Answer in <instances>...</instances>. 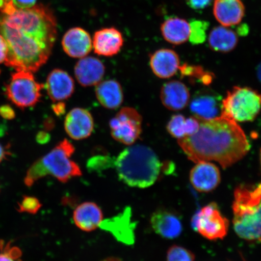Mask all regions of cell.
Returning <instances> with one entry per match:
<instances>
[{"label": "cell", "instance_id": "obj_34", "mask_svg": "<svg viewBox=\"0 0 261 261\" xmlns=\"http://www.w3.org/2000/svg\"><path fill=\"white\" fill-rule=\"evenodd\" d=\"M8 47L7 42L3 36L0 34V64L5 63L7 58Z\"/></svg>", "mask_w": 261, "mask_h": 261}, {"label": "cell", "instance_id": "obj_9", "mask_svg": "<svg viewBox=\"0 0 261 261\" xmlns=\"http://www.w3.org/2000/svg\"><path fill=\"white\" fill-rule=\"evenodd\" d=\"M192 223L195 230L210 240L223 239L229 227V221L221 214L218 205L215 203L202 208Z\"/></svg>", "mask_w": 261, "mask_h": 261}, {"label": "cell", "instance_id": "obj_16", "mask_svg": "<svg viewBox=\"0 0 261 261\" xmlns=\"http://www.w3.org/2000/svg\"><path fill=\"white\" fill-rule=\"evenodd\" d=\"M74 76L84 87L96 86L106 73L105 65L99 59L93 57L81 58L74 66Z\"/></svg>", "mask_w": 261, "mask_h": 261}, {"label": "cell", "instance_id": "obj_23", "mask_svg": "<svg viewBox=\"0 0 261 261\" xmlns=\"http://www.w3.org/2000/svg\"><path fill=\"white\" fill-rule=\"evenodd\" d=\"M95 93L97 100L106 109L115 110L123 103L122 87L116 80L100 82L96 85Z\"/></svg>", "mask_w": 261, "mask_h": 261}, {"label": "cell", "instance_id": "obj_39", "mask_svg": "<svg viewBox=\"0 0 261 261\" xmlns=\"http://www.w3.org/2000/svg\"><path fill=\"white\" fill-rule=\"evenodd\" d=\"M44 127L45 129H47V130L51 129L54 128V122L53 120L48 119L47 120H45L44 122Z\"/></svg>", "mask_w": 261, "mask_h": 261}, {"label": "cell", "instance_id": "obj_5", "mask_svg": "<svg viewBox=\"0 0 261 261\" xmlns=\"http://www.w3.org/2000/svg\"><path fill=\"white\" fill-rule=\"evenodd\" d=\"M74 151L73 145L67 139L63 140L29 168L24 177V184L31 187L47 175L53 176L63 184L80 177L82 175L81 168L71 159Z\"/></svg>", "mask_w": 261, "mask_h": 261}, {"label": "cell", "instance_id": "obj_17", "mask_svg": "<svg viewBox=\"0 0 261 261\" xmlns=\"http://www.w3.org/2000/svg\"><path fill=\"white\" fill-rule=\"evenodd\" d=\"M62 45L65 53L73 58L87 57L93 48L89 32L81 28H73L64 35Z\"/></svg>", "mask_w": 261, "mask_h": 261}, {"label": "cell", "instance_id": "obj_25", "mask_svg": "<svg viewBox=\"0 0 261 261\" xmlns=\"http://www.w3.org/2000/svg\"><path fill=\"white\" fill-rule=\"evenodd\" d=\"M208 42L212 50L228 53L237 47L238 37L237 33L228 27L218 26L210 32Z\"/></svg>", "mask_w": 261, "mask_h": 261}, {"label": "cell", "instance_id": "obj_12", "mask_svg": "<svg viewBox=\"0 0 261 261\" xmlns=\"http://www.w3.org/2000/svg\"><path fill=\"white\" fill-rule=\"evenodd\" d=\"M221 97L210 91H202L195 94L191 100L190 110L198 120H210L221 116Z\"/></svg>", "mask_w": 261, "mask_h": 261}, {"label": "cell", "instance_id": "obj_28", "mask_svg": "<svg viewBox=\"0 0 261 261\" xmlns=\"http://www.w3.org/2000/svg\"><path fill=\"white\" fill-rule=\"evenodd\" d=\"M195 255L185 247L174 245L169 248L166 259L167 261H195Z\"/></svg>", "mask_w": 261, "mask_h": 261}, {"label": "cell", "instance_id": "obj_41", "mask_svg": "<svg viewBox=\"0 0 261 261\" xmlns=\"http://www.w3.org/2000/svg\"><path fill=\"white\" fill-rule=\"evenodd\" d=\"M102 261H123L121 259L116 257H109L104 259Z\"/></svg>", "mask_w": 261, "mask_h": 261}, {"label": "cell", "instance_id": "obj_8", "mask_svg": "<svg viewBox=\"0 0 261 261\" xmlns=\"http://www.w3.org/2000/svg\"><path fill=\"white\" fill-rule=\"evenodd\" d=\"M142 117L136 109L124 107L110 121L111 135L122 144L134 145L141 135Z\"/></svg>", "mask_w": 261, "mask_h": 261}, {"label": "cell", "instance_id": "obj_29", "mask_svg": "<svg viewBox=\"0 0 261 261\" xmlns=\"http://www.w3.org/2000/svg\"><path fill=\"white\" fill-rule=\"evenodd\" d=\"M42 204L39 199L32 196L25 195L18 203L17 211L19 213L36 214L40 210Z\"/></svg>", "mask_w": 261, "mask_h": 261}, {"label": "cell", "instance_id": "obj_19", "mask_svg": "<svg viewBox=\"0 0 261 261\" xmlns=\"http://www.w3.org/2000/svg\"><path fill=\"white\" fill-rule=\"evenodd\" d=\"M149 64L152 72L156 77L161 79H169L177 73L180 61L175 51L162 48L151 55Z\"/></svg>", "mask_w": 261, "mask_h": 261}, {"label": "cell", "instance_id": "obj_18", "mask_svg": "<svg viewBox=\"0 0 261 261\" xmlns=\"http://www.w3.org/2000/svg\"><path fill=\"white\" fill-rule=\"evenodd\" d=\"M121 32L114 28L100 29L95 32L93 39V48L98 55L113 57L118 54L123 45Z\"/></svg>", "mask_w": 261, "mask_h": 261}, {"label": "cell", "instance_id": "obj_24", "mask_svg": "<svg viewBox=\"0 0 261 261\" xmlns=\"http://www.w3.org/2000/svg\"><path fill=\"white\" fill-rule=\"evenodd\" d=\"M161 29L163 38L172 44H184L190 37V23L181 18L172 17L166 19Z\"/></svg>", "mask_w": 261, "mask_h": 261}, {"label": "cell", "instance_id": "obj_35", "mask_svg": "<svg viewBox=\"0 0 261 261\" xmlns=\"http://www.w3.org/2000/svg\"><path fill=\"white\" fill-rule=\"evenodd\" d=\"M12 1L13 4L18 9H25L33 7L36 5L37 0H5Z\"/></svg>", "mask_w": 261, "mask_h": 261}, {"label": "cell", "instance_id": "obj_13", "mask_svg": "<svg viewBox=\"0 0 261 261\" xmlns=\"http://www.w3.org/2000/svg\"><path fill=\"white\" fill-rule=\"evenodd\" d=\"M190 181L196 190L200 192L214 191L221 181V173L217 166L210 162L197 163L189 175Z\"/></svg>", "mask_w": 261, "mask_h": 261}, {"label": "cell", "instance_id": "obj_36", "mask_svg": "<svg viewBox=\"0 0 261 261\" xmlns=\"http://www.w3.org/2000/svg\"><path fill=\"white\" fill-rule=\"evenodd\" d=\"M50 137L48 133L44 132V130L38 132L37 137H36V140H37V142L42 145L47 143L50 140Z\"/></svg>", "mask_w": 261, "mask_h": 261}, {"label": "cell", "instance_id": "obj_42", "mask_svg": "<svg viewBox=\"0 0 261 261\" xmlns=\"http://www.w3.org/2000/svg\"><path fill=\"white\" fill-rule=\"evenodd\" d=\"M260 165H261V149L260 152Z\"/></svg>", "mask_w": 261, "mask_h": 261}, {"label": "cell", "instance_id": "obj_2", "mask_svg": "<svg viewBox=\"0 0 261 261\" xmlns=\"http://www.w3.org/2000/svg\"><path fill=\"white\" fill-rule=\"evenodd\" d=\"M200 126L194 135L178 140L190 161L216 162L224 169L243 159L250 145L238 123L224 116L198 120Z\"/></svg>", "mask_w": 261, "mask_h": 261}, {"label": "cell", "instance_id": "obj_31", "mask_svg": "<svg viewBox=\"0 0 261 261\" xmlns=\"http://www.w3.org/2000/svg\"><path fill=\"white\" fill-rule=\"evenodd\" d=\"M112 159L107 156H96L89 160L88 168L91 171H103L109 168L112 165Z\"/></svg>", "mask_w": 261, "mask_h": 261}, {"label": "cell", "instance_id": "obj_27", "mask_svg": "<svg viewBox=\"0 0 261 261\" xmlns=\"http://www.w3.org/2000/svg\"><path fill=\"white\" fill-rule=\"evenodd\" d=\"M191 34L189 40L193 44L203 43L206 38L207 22L201 21H194L190 24Z\"/></svg>", "mask_w": 261, "mask_h": 261}, {"label": "cell", "instance_id": "obj_37", "mask_svg": "<svg viewBox=\"0 0 261 261\" xmlns=\"http://www.w3.org/2000/svg\"><path fill=\"white\" fill-rule=\"evenodd\" d=\"M52 109L58 116H61L65 112V104L63 102H58L52 106Z\"/></svg>", "mask_w": 261, "mask_h": 261}, {"label": "cell", "instance_id": "obj_4", "mask_svg": "<svg viewBox=\"0 0 261 261\" xmlns=\"http://www.w3.org/2000/svg\"><path fill=\"white\" fill-rule=\"evenodd\" d=\"M233 224L238 236L249 242L261 241V184L240 185L234 192Z\"/></svg>", "mask_w": 261, "mask_h": 261}, {"label": "cell", "instance_id": "obj_20", "mask_svg": "<svg viewBox=\"0 0 261 261\" xmlns=\"http://www.w3.org/2000/svg\"><path fill=\"white\" fill-rule=\"evenodd\" d=\"M190 92L188 87L178 81H169L165 84L161 90V99L163 105L169 110L184 109L190 102Z\"/></svg>", "mask_w": 261, "mask_h": 261}, {"label": "cell", "instance_id": "obj_33", "mask_svg": "<svg viewBox=\"0 0 261 261\" xmlns=\"http://www.w3.org/2000/svg\"><path fill=\"white\" fill-rule=\"evenodd\" d=\"M0 116L6 120H12L15 117V112L11 106L4 105L0 107Z\"/></svg>", "mask_w": 261, "mask_h": 261}, {"label": "cell", "instance_id": "obj_26", "mask_svg": "<svg viewBox=\"0 0 261 261\" xmlns=\"http://www.w3.org/2000/svg\"><path fill=\"white\" fill-rule=\"evenodd\" d=\"M199 126L200 122L195 117L186 118L182 114H175L169 120L166 129L173 138L179 140L194 135Z\"/></svg>", "mask_w": 261, "mask_h": 261}, {"label": "cell", "instance_id": "obj_1", "mask_svg": "<svg viewBox=\"0 0 261 261\" xmlns=\"http://www.w3.org/2000/svg\"><path fill=\"white\" fill-rule=\"evenodd\" d=\"M0 34L7 42L6 66L36 72L47 63L57 35L56 19L46 6L18 9L5 2L0 9Z\"/></svg>", "mask_w": 261, "mask_h": 261}, {"label": "cell", "instance_id": "obj_14", "mask_svg": "<svg viewBox=\"0 0 261 261\" xmlns=\"http://www.w3.org/2000/svg\"><path fill=\"white\" fill-rule=\"evenodd\" d=\"M74 88L73 78L64 70L56 68L48 75L45 89L54 102L69 99L74 93Z\"/></svg>", "mask_w": 261, "mask_h": 261}, {"label": "cell", "instance_id": "obj_22", "mask_svg": "<svg viewBox=\"0 0 261 261\" xmlns=\"http://www.w3.org/2000/svg\"><path fill=\"white\" fill-rule=\"evenodd\" d=\"M74 223L81 230L90 232L96 230L103 221L100 207L93 202H84L74 211Z\"/></svg>", "mask_w": 261, "mask_h": 261}, {"label": "cell", "instance_id": "obj_43", "mask_svg": "<svg viewBox=\"0 0 261 261\" xmlns=\"http://www.w3.org/2000/svg\"><path fill=\"white\" fill-rule=\"evenodd\" d=\"M0 73H1V71H0Z\"/></svg>", "mask_w": 261, "mask_h": 261}, {"label": "cell", "instance_id": "obj_7", "mask_svg": "<svg viewBox=\"0 0 261 261\" xmlns=\"http://www.w3.org/2000/svg\"><path fill=\"white\" fill-rule=\"evenodd\" d=\"M44 85L38 83L31 71L18 70L12 74L6 84L5 93L9 100L21 109L40 102Z\"/></svg>", "mask_w": 261, "mask_h": 261}, {"label": "cell", "instance_id": "obj_32", "mask_svg": "<svg viewBox=\"0 0 261 261\" xmlns=\"http://www.w3.org/2000/svg\"><path fill=\"white\" fill-rule=\"evenodd\" d=\"M189 7L194 10H202L211 5L213 0H185Z\"/></svg>", "mask_w": 261, "mask_h": 261}, {"label": "cell", "instance_id": "obj_38", "mask_svg": "<svg viewBox=\"0 0 261 261\" xmlns=\"http://www.w3.org/2000/svg\"><path fill=\"white\" fill-rule=\"evenodd\" d=\"M9 155L10 153L6 150L5 147L3 146L2 143H0V164Z\"/></svg>", "mask_w": 261, "mask_h": 261}, {"label": "cell", "instance_id": "obj_21", "mask_svg": "<svg viewBox=\"0 0 261 261\" xmlns=\"http://www.w3.org/2000/svg\"><path fill=\"white\" fill-rule=\"evenodd\" d=\"M245 9L241 0H215L213 12L217 21L225 27L237 25L243 20Z\"/></svg>", "mask_w": 261, "mask_h": 261}, {"label": "cell", "instance_id": "obj_15", "mask_svg": "<svg viewBox=\"0 0 261 261\" xmlns=\"http://www.w3.org/2000/svg\"><path fill=\"white\" fill-rule=\"evenodd\" d=\"M150 222L155 232L166 239H175L182 231L180 218L174 212L165 208L155 211L151 215Z\"/></svg>", "mask_w": 261, "mask_h": 261}, {"label": "cell", "instance_id": "obj_3", "mask_svg": "<svg viewBox=\"0 0 261 261\" xmlns=\"http://www.w3.org/2000/svg\"><path fill=\"white\" fill-rule=\"evenodd\" d=\"M114 165L121 180L130 187L147 188L159 177L163 164L155 152L143 145H130L120 153Z\"/></svg>", "mask_w": 261, "mask_h": 261}, {"label": "cell", "instance_id": "obj_6", "mask_svg": "<svg viewBox=\"0 0 261 261\" xmlns=\"http://www.w3.org/2000/svg\"><path fill=\"white\" fill-rule=\"evenodd\" d=\"M261 109V94L247 87H234L222 101L221 115L236 122H252Z\"/></svg>", "mask_w": 261, "mask_h": 261}, {"label": "cell", "instance_id": "obj_40", "mask_svg": "<svg viewBox=\"0 0 261 261\" xmlns=\"http://www.w3.org/2000/svg\"><path fill=\"white\" fill-rule=\"evenodd\" d=\"M256 74L257 78H258V80L261 84V63L259 64L258 66H257Z\"/></svg>", "mask_w": 261, "mask_h": 261}, {"label": "cell", "instance_id": "obj_11", "mask_svg": "<svg viewBox=\"0 0 261 261\" xmlns=\"http://www.w3.org/2000/svg\"><path fill=\"white\" fill-rule=\"evenodd\" d=\"M64 128L71 139H87L91 136L94 129L93 116L86 109L74 108L65 117Z\"/></svg>", "mask_w": 261, "mask_h": 261}, {"label": "cell", "instance_id": "obj_30", "mask_svg": "<svg viewBox=\"0 0 261 261\" xmlns=\"http://www.w3.org/2000/svg\"><path fill=\"white\" fill-rule=\"evenodd\" d=\"M22 252L11 243L0 242V261H22Z\"/></svg>", "mask_w": 261, "mask_h": 261}, {"label": "cell", "instance_id": "obj_10", "mask_svg": "<svg viewBox=\"0 0 261 261\" xmlns=\"http://www.w3.org/2000/svg\"><path fill=\"white\" fill-rule=\"evenodd\" d=\"M136 226L132 208L125 207L122 213L102 221L99 227L112 234L119 242L130 246L135 242Z\"/></svg>", "mask_w": 261, "mask_h": 261}]
</instances>
